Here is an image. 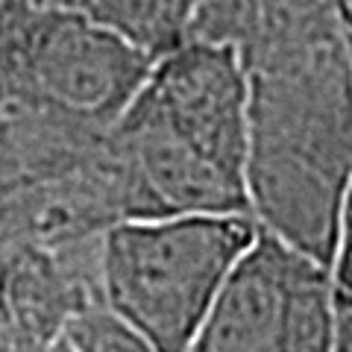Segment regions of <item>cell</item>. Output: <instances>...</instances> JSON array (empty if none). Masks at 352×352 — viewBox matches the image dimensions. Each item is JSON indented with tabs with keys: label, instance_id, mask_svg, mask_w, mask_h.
<instances>
[{
	"label": "cell",
	"instance_id": "8",
	"mask_svg": "<svg viewBox=\"0 0 352 352\" xmlns=\"http://www.w3.org/2000/svg\"><path fill=\"white\" fill-rule=\"evenodd\" d=\"M80 352H156L138 332L120 320L115 311H80L65 320Z\"/></svg>",
	"mask_w": 352,
	"mask_h": 352
},
{
	"label": "cell",
	"instance_id": "6",
	"mask_svg": "<svg viewBox=\"0 0 352 352\" xmlns=\"http://www.w3.org/2000/svg\"><path fill=\"white\" fill-rule=\"evenodd\" d=\"M36 6L68 9L124 36L159 59L191 36L200 0H30Z\"/></svg>",
	"mask_w": 352,
	"mask_h": 352
},
{
	"label": "cell",
	"instance_id": "10",
	"mask_svg": "<svg viewBox=\"0 0 352 352\" xmlns=\"http://www.w3.org/2000/svg\"><path fill=\"white\" fill-rule=\"evenodd\" d=\"M332 352H352V291H332Z\"/></svg>",
	"mask_w": 352,
	"mask_h": 352
},
{
	"label": "cell",
	"instance_id": "3",
	"mask_svg": "<svg viewBox=\"0 0 352 352\" xmlns=\"http://www.w3.org/2000/svg\"><path fill=\"white\" fill-rule=\"evenodd\" d=\"M258 232L252 214H138L115 223L103 244L109 311L156 352H191Z\"/></svg>",
	"mask_w": 352,
	"mask_h": 352
},
{
	"label": "cell",
	"instance_id": "4",
	"mask_svg": "<svg viewBox=\"0 0 352 352\" xmlns=\"http://www.w3.org/2000/svg\"><path fill=\"white\" fill-rule=\"evenodd\" d=\"M332 291L326 264L261 229L191 352H332Z\"/></svg>",
	"mask_w": 352,
	"mask_h": 352
},
{
	"label": "cell",
	"instance_id": "5",
	"mask_svg": "<svg viewBox=\"0 0 352 352\" xmlns=\"http://www.w3.org/2000/svg\"><path fill=\"white\" fill-rule=\"evenodd\" d=\"M3 53L32 97L97 124H115L156 62L94 21L30 0L6 21Z\"/></svg>",
	"mask_w": 352,
	"mask_h": 352
},
{
	"label": "cell",
	"instance_id": "1",
	"mask_svg": "<svg viewBox=\"0 0 352 352\" xmlns=\"http://www.w3.org/2000/svg\"><path fill=\"white\" fill-rule=\"evenodd\" d=\"M241 50L250 71V212L329 267L352 176V74L335 15L267 30Z\"/></svg>",
	"mask_w": 352,
	"mask_h": 352
},
{
	"label": "cell",
	"instance_id": "2",
	"mask_svg": "<svg viewBox=\"0 0 352 352\" xmlns=\"http://www.w3.org/2000/svg\"><path fill=\"white\" fill-rule=\"evenodd\" d=\"M141 214H252L250 71L232 41L185 38L112 124Z\"/></svg>",
	"mask_w": 352,
	"mask_h": 352
},
{
	"label": "cell",
	"instance_id": "7",
	"mask_svg": "<svg viewBox=\"0 0 352 352\" xmlns=\"http://www.w3.org/2000/svg\"><path fill=\"white\" fill-rule=\"evenodd\" d=\"M0 352H80L65 323H50L0 296Z\"/></svg>",
	"mask_w": 352,
	"mask_h": 352
},
{
	"label": "cell",
	"instance_id": "9",
	"mask_svg": "<svg viewBox=\"0 0 352 352\" xmlns=\"http://www.w3.org/2000/svg\"><path fill=\"white\" fill-rule=\"evenodd\" d=\"M329 270H332L335 288L352 291V176L346 182L344 197H340L338 226H335V252H332Z\"/></svg>",
	"mask_w": 352,
	"mask_h": 352
},
{
	"label": "cell",
	"instance_id": "11",
	"mask_svg": "<svg viewBox=\"0 0 352 352\" xmlns=\"http://www.w3.org/2000/svg\"><path fill=\"white\" fill-rule=\"evenodd\" d=\"M332 15H335V24L340 32V41H344L349 74H352V0H332Z\"/></svg>",
	"mask_w": 352,
	"mask_h": 352
}]
</instances>
